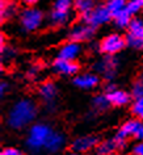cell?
<instances>
[{"instance_id": "1", "label": "cell", "mask_w": 143, "mask_h": 155, "mask_svg": "<svg viewBox=\"0 0 143 155\" xmlns=\"http://www.w3.org/2000/svg\"><path fill=\"white\" fill-rule=\"evenodd\" d=\"M40 105L32 97H21L8 108L5 114V124L12 130H22L37 122Z\"/></svg>"}, {"instance_id": "2", "label": "cell", "mask_w": 143, "mask_h": 155, "mask_svg": "<svg viewBox=\"0 0 143 155\" xmlns=\"http://www.w3.org/2000/svg\"><path fill=\"white\" fill-rule=\"evenodd\" d=\"M54 131L53 126L49 122L37 121L26 130V135L24 139L25 149L32 153V155L41 154V151L45 150L46 142L50 138V135Z\"/></svg>"}, {"instance_id": "3", "label": "cell", "mask_w": 143, "mask_h": 155, "mask_svg": "<svg viewBox=\"0 0 143 155\" xmlns=\"http://www.w3.org/2000/svg\"><path fill=\"white\" fill-rule=\"evenodd\" d=\"M74 2L71 0H57L53 3L51 9L46 13V22L50 28L59 29L67 26L74 20Z\"/></svg>"}, {"instance_id": "4", "label": "cell", "mask_w": 143, "mask_h": 155, "mask_svg": "<svg viewBox=\"0 0 143 155\" xmlns=\"http://www.w3.org/2000/svg\"><path fill=\"white\" fill-rule=\"evenodd\" d=\"M46 22V13L38 7H25L18 13V25L24 33H34Z\"/></svg>"}, {"instance_id": "5", "label": "cell", "mask_w": 143, "mask_h": 155, "mask_svg": "<svg viewBox=\"0 0 143 155\" xmlns=\"http://www.w3.org/2000/svg\"><path fill=\"white\" fill-rule=\"evenodd\" d=\"M37 95L41 103L44 104L47 113H55L58 109V97H59V87L54 80H45L38 86Z\"/></svg>"}, {"instance_id": "6", "label": "cell", "mask_w": 143, "mask_h": 155, "mask_svg": "<svg viewBox=\"0 0 143 155\" xmlns=\"http://www.w3.org/2000/svg\"><path fill=\"white\" fill-rule=\"evenodd\" d=\"M93 71L104 80L113 82L119 71V59L114 55H101L93 63Z\"/></svg>"}, {"instance_id": "7", "label": "cell", "mask_w": 143, "mask_h": 155, "mask_svg": "<svg viewBox=\"0 0 143 155\" xmlns=\"http://www.w3.org/2000/svg\"><path fill=\"white\" fill-rule=\"evenodd\" d=\"M127 48L126 36L118 33V32H112L104 36L99 42V53L102 55H117L121 53L123 49Z\"/></svg>"}, {"instance_id": "8", "label": "cell", "mask_w": 143, "mask_h": 155, "mask_svg": "<svg viewBox=\"0 0 143 155\" xmlns=\"http://www.w3.org/2000/svg\"><path fill=\"white\" fill-rule=\"evenodd\" d=\"M80 21L86 22V24L92 26V28L97 29V28H101V26L109 24L110 21H113V17L109 13L105 4H97L89 13L80 17Z\"/></svg>"}, {"instance_id": "9", "label": "cell", "mask_w": 143, "mask_h": 155, "mask_svg": "<svg viewBox=\"0 0 143 155\" xmlns=\"http://www.w3.org/2000/svg\"><path fill=\"white\" fill-rule=\"evenodd\" d=\"M95 36H96V29L83 21H78V22H75V24H72L67 32L68 40L78 42V44L92 42Z\"/></svg>"}, {"instance_id": "10", "label": "cell", "mask_w": 143, "mask_h": 155, "mask_svg": "<svg viewBox=\"0 0 143 155\" xmlns=\"http://www.w3.org/2000/svg\"><path fill=\"white\" fill-rule=\"evenodd\" d=\"M101 139L99 138V135L96 134H80L76 135L74 139H71L70 142V149L75 153L79 154H86L97 147Z\"/></svg>"}, {"instance_id": "11", "label": "cell", "mask_w": 143, "mask_h": 155, "mask_svg": "<svg viewBox=\"0 0 143 155\" xmlns=\"http://www.w3.org/2000/svg\"><path fill=\"white\" fill-rule=\"evenodd\" d=\"M84 48L82 44L74 41H64L63 44H60V46L57 50V58L58 59H63V61H70V62H78V59L83 55Z\"/></svg>"}, {"instance_id": "12", "label": "cell", "mask_w": 143, "mask_h": 155, "mask_svg": "<svg viewBox=\"0 0 143 155\" xmlns=\"http://www.w3.org/2000/svg\"><path fill=\"white\" fill-rule=\"evenodd\" d=\"M72 83L82 91H93L101 83V76L97 75L95 71H84L76 75L72 79Z\"/></svg>"}, {"instance_id": "13", "label": "cell", "mask_w": 143, "mask_h": 155, "mask_svg": "<svg viewBox=\"0 0 143 155\" xmlns=\"http://www.w3.org/2000/svg\"><path fill=\"white\" fill-rule=\"evenodd\" d=\"M80 63L79 62H70V61H63L55 58L51 62V71L58 76H76L80 74Z\"/></svg>"}, {"instance_id": "14", "label": "cell", "mask_w": 143, "mask_h": 155, "mask_svg": "<svg viewBox=\"0 0 143 155\" xmlns=\"http://www.w3.org/2000/svg\"><path fill=\"white\" fill-rule=\"evenodd\" d=\"M67 145H68V138L64 131L54 130L51 135H50V138L47 139V142H46L44 151H46V153L50 155H57V154L62 153Z\"/></svg>"}, {"instance_id": "15", "label": "cell", "mask_w": 143, "mask_h": 155, "mask_svg": "<svg viewBox=\"0 0 143 155\" xmlns=\"http://www.w3.org/2000/svg\"><path fill=\"white\" fill-rule=\"evenodd\" d=\"M106 97H108V101H109L110 107L122 108V107L129 105V104L131 105V103H133V97H131L130 92H127L125 90H119V88L112 92H108Z\"/></svg>"}, {"instance_id": "16", "label": "cell", "mask_w": 143, "mask_h": 155, "mask_svg": "<svg viewBox=\"0 0 143 155\" xmlns=\"http://www.w3.org/2000/svg\"><path fill=\"white\" fill-rule=\"evenodd\" d=\"M139 126H141V121H138V120H135V118L126 120V121H123L119 125L117 133H115V137L127 139V141H129V138H135Z\"/></svg>"}, {"instance_id": "17", "label": "cell", "mask_w": 143, "mask_h": 155, "mask_svg": "<svg viewBox=\"0 0 143 155\" xmlns=\"http://www.w3.org/2000/svg\"><path fill=\"white\" fill-rule=\"evenodd\" d=\"M18 13H20V11H18V7L15 3L4 2V0L2 2V4H0V18H2L3 22L12 20Z\"/></svg>"}, {"instance_id": "18", "label": "cell", "mask_w": 143, "mask_h": 155, "mask_svg": "<svg viewBox=\"0 0 143 155\" xmlns=\"http://www.w3.org/2000/svg\"><path fill=\"white\" fill-rule=\"evenodd\" d=\"M93 153H95V155H113V154H115L117 153V146H115L114 138L101 139Z\"/></svg>"}, {"instance_id": "19", "label": "cell", "mask_w": 143, "mask_h": 155, "mask_svg": "<svg viewBox=\"0 0 143 155\" xmlns=\"http://www.w3.org/2000/svg\"><path fill=\"white\" fill-rule=\"evenodd\" d=\"M91 107L95 113H104L109 109L110 104L108 101L106 94H97L95 95L91 100Z\"/></svg>"}, {"instance_id": "20", "label": "cell", "mask_w": 143, "mask_h": 155, "mask_svg": "<svg viewBox=\"0 0 143 155\" xmlns=\"http://www.w3.org/2000/svg\"><path fill=\"white\" fill-rule=\"evenodd\" d=\"M126 36L138 38V40H143V17H141V16L133 17L129 28H127Z\"/></svg>"}, {"instance_id": "21", "label": "cell", "mask_w": 143, "mask_h": 155, "mask_svg": "<svg viewBox=\"0 0 143 155\" xmlns=\"http://www.w3.org/2000/svg\"><path fill=\"white\" fill-rule=\"evenodd\" d=\"M96 5L97 4L93 0H76V2H74V9L80 17L89 13Z\"/></svg>"}, {"instance_id": "22", "label": "cell", "mask_w": 143, "mask_h": 155, "mask_svg": "<svg viewBox=\"0 0 143 155\" xmlns=\"http://www.w3.org/2000/svg\"><path fill=\"white\" fill-rule=\"evenodd\" d=\"M131 20H133V17L129 15V12L125 9L123 12H121L119 15H117L115 17H113V24L117 29L119 30H123V29H127L130 25Z\"/></svg>"}, {"instance_id": "23", "label": "cell", "mask_w": 143, "mask_h": 155, "mask_svg": "<svg viewBox=\"0 0 143 155\" xmlns=\"http://www.w3.org/2000/svg\"><path fill=\"white\" fill-rule=\"evenodd\" d=\"M105 5L109 11V13L112 15V17H115L117 15L126 9L127 2H125V0H109V2H106Z\"/></svg>"}, {"instance_id": "24", "label": "cell", "mask_w": 143, "mask_h": 155, "mask_svg": "<svg viewBox=\"0 0 143 155\" xmlns=\"http://www.w3.org/2000/svg\"><path fill=\"white\" fill-rule=\"evenodd\" d=\"M0 53H2V62L3 63L13 61L18 54L17 49L13 48L12 45H8V44L4 45V46H0Z\"/></svg>"}, {"instance_id": "25", "label": "cell", "mask_w": 143, "mask_h": 155, "mask_svg": "<svg viewBox=\"0 0 143 155\" xmlns=\"http://www.w3.org/2000/svg\"><path fill=\"white\" fill-rule=\"evenodd\" d=\"M130 113L133 118L143 122V97L138 100H133L130 105Z\"/></svg>"}, {"instance_id": "26", "label": "cell", "mask_w": 143, "mask_h": 155, "mask_svg": "<svg viewBox=\"0 0 143 155\" xmlns=\"http://www.w3.org/2000/svg\"><path fill=\"white\" fill-rule=\"evenodd\" d=\"M126 11L129 12L131 17H137L143 11V0H130V2H127Z\"/></svg>"}, {"instance_id": "27", "label": "cell", "mask_w": 143, "mask_h": 155, "mask_svg": "<svg viewBox=\"0 0 143 155\" xmlns=\"http://www.w3.org/2000/svg\"><path fill=\"white\" fill-rule=\"evenodd\" d=\"M130 95H131V97H133V100H138V99L143 97V83L139 82L138 79L131 83Z\"/></svg>"}, {"instance_id": "28", "label": "cell", "mask_w": 143, "mask_h": 155, "mask_svg": "<svg viewBox=\"0 0 143 155\" xmlns=\"http://www.w3.org/2000/svg\"><path fill=\"white\" fill-rule=\"evenodd\" d=\"M42 71V64L41 63H33L32 66H29L28 70L25 71V76L28 79H36V78L40 75V72Z\"/></svg>"}, {"instance_id": "29", "label": "cell", "mask_w": 143, "mask_h": 155, "mask_svg": "<svg viewBox=\"0 0 143 155\" xmlns=\"http://www.w3.org/2000/svg\"><path fill=\"white\" fill-rule=\"evenodd\" d=\"M0 155H24V151L16 146H7L2 150Z\"/></svg>"}, {"instance_id": "30", "label": "cell", "mask_w": 143, "mask_h": 155, "mask_svg": "<svg viewBox=\"0 0 143 155\" xmlns=\"http://www.w3.org/2000/svg\"><path fill=\"white\" fill-rule=\"evenodd\" d=\"M131 155H143V141L135 142L131 146Z\"/></svg>"}, {"instance_id": "31", "label": "cell", "mask_w": 143, "mask_h": 155, "mask_svg": "<svg viewBox=\"0 0 143 155\" xmlns=\"http://www.w3.org/2000/svg\"><path fill=\"white\" fill-rule=\"evenodd\" d=\"M9 91H11V84L7 80H2V83H0V96H2V99H4Z\"/></svg>"}, {"instance_id": "32", "label": "cell", "mask_w": 143, "mask_h": 155, "mask_svg": "<svg viewBox=\"0 0 143 155\" xmlns=\"http://www.w3.org/2000/svg\"><path fill=\"white\" fill-rule=\"evenodd\" d=\"M114 142H115V146H117V150H125L127 147V139H122V138H118L114 135Z\"/></svg>"}, {"instance_id": "33", "label": "cell", "mask_w": 143, "mask_h": 155, "mask_svg": "<svg viewBox=\"0 0 143 155\" xmlns=\"http://www.w3.org/2000/svg\"><path fill=\"white\" fill-rule=\"evenodd\" d=\"M114 90H117V86H115V83L108 82L105 84V94H108V92H112V91H114Z\"/></svg>"}, {"instance_id": "34", "label": "cell", "mask_w": 143, "mask_h": 155, "mask_svg": "<svg viewBox=\"0 0 143 155\" xmlns=\"http://www.w3.org/2000/svg\"><path fill=\"white\" fill-rule=\"evenodd\" d=\"M135 139H137V142L143 141V122H141V126H139L138 133H137V135H135Z\"/></svg>"}, {"instance_id": "35", "label": "cell", "mask_w": 143, "mask_h": 155, "mask_svg": "<svg viewBox=\"0 0 143 155\" xmlns=\"http://www.w3.org/2000/svg\"><path fill=\"white\" fill-rule=\"evenodd\" d=\"M25 4V7H37V0H25V2H22Z\"/></svg>"}, {"instance_id": "36", "label": "cell", "mask_w": 143, "mask_h": 155, "mask_svg": "<svg viewBox=\"0 0 143 155\" xmlns=\"http://www.w3.org/2000/svg\"><path fill=\"white\" fill-rule=\"evenodd\" d=\"M4 45H7L5 44V34L2 33V36H0V46H4Z\"/></svg>"}, {"instance_id": "37", "label": "cell", "mask_w": 143, "mask_h": 155, "mask_svg": "<svg viewBox=\"0 0 143 155\" xmlns=\"http://www.w3.org/2000/svg\"><path fill=\"white\" fill-rule=\"evenodd\" d=\"M62 155H83V154H79V153H75V151L70 150V151H67V153H64V154H62Z\"/></svg>"}, {"instance_id": "38", "label": "cell", "mask_w": 143, "mask_h": 155, "mask_svg": "<svg viewBox=\"0 0 143 155\" xmlns=\"http://www.w3.org/2000/svg\"><path fill=\"white\" fill-rule=\"evenodd\" d=\"M137 79L139 80V82H142L143 83V68L141 70V71H139V74H138V78Z\"/></svg>"}, {"instance_id": "39", "label": "cell", "mask_w": 143, "mask_h": 155, "mask_svg": "<svg viewBox=\"0 0 143 155\" xmlns=\"http://www.w3.org/2000/svg\"><path fill=\"white\" fill-rule=\"evenodd\" d=\"M113 155H123V154H119V153H115V154H113Z\"/></svg>"}, {"instance_id": "40", "label": "cell", "mask_w": 143, "mask_h": 155, "mask_svg": "<svg viewBox=\"0 0 143 155\" xmlns=\"http://www.w3.org/2000/svg\"><path fill=\"white\" fill-rule=\"evenodd\" d=\"M36 155H42V154H36Z\"/></svg>"}]
</instances>
